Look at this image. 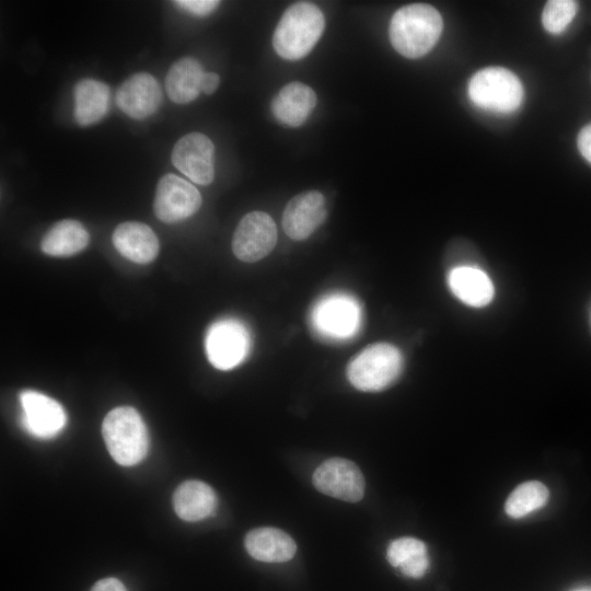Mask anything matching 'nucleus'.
Listing matches in <instances>:
<instances>
[{
  "label": "nucleus",
  "mask_w": 591,
  "mask_h": 591,
  "mask_svg": "<svg viewBox=\"0 0 591 591\" xmlns=\"http://www.w3.org/2000/svg\"><path fill=\"white\" fill-rule=\"evenodd\" d=\"M443 27L440 13L430 4L413 3L398 9L390 23V40L407 58H419L437 44Z\"/></svg>",
  "instance_id": "obj_1"
},
{
  "label": "nucleus",
  "mask_w": 591,
  "mask_h": 591,
  "mask_svg": "<svg viewBox=\"0 0 591 591\" xmlns=\"http://www.w3.org/2000/svg\"><path fill=\"white\" fill-rule=\"evenodd\" d=\"M325 19L321 9L311 2L290 5L279 20L273 36L275 51L283 59L305 57L321 38Z\"/></svg>",
  "instance_id": "obj_2"
},
{
  "label": "nucleus",
  "mask_w": 591,
  "mask_h": 591,
  "mask_svg": "<svg viewBox=\"0 0 591 591\" xmlns=\"http://www.w3.org/2000/svg\"><path fill=\"white\" fill-rule=\"evenodd\" d=\"M102 434L111 456L119 465H136L147 455V427L140 414L130 406L108 412L102 424Z\"/></svg>",
  "instance_id": "obj_3"
},
{
  "label": "nucleus",
  "mask_w": 591,
  "mask_h": 591,
  "mask_svg": "<svg viewBox=\"0 0 591 591\" xmlns=\"http://www.w3.org/2000/svg\"><path fill=\"white\" fill-rule=\"evenodd\" d=\"M403 356L389 343L369 345L349 362L347 376L356 389L379 392L391 386L401 375Z\"/></svg>",
  "instance_id": "obj_4"
},
{
  "label": "nucleus",
  "mask_w": 591,
  "mask_h": 591,
  "mask_svg": "<svg viewBox=\"0 0 591 591\" xmlns=\"http://www.w3.org/2000/svg\"><path fill=\"white\" fill-rule=\"evenodd\" d=\"M468 95L478 107L496 113H510L520 106L523 88L510 70L488 67L473 76L468 84Z\"/></svg>",
  "instance_id": "obj_5"
},
{
  "label": "nucleus",
  "mask_w": 591,
  "mask_h": 591,
  "mask_svg": "<svg viewBox=\"0 0 591 591\" xmlns=\"http://www.w3.org/2000/svg\"><path fill=\"white\" fill-rule=\"evenodd\" d=\"M251 337L247 328L237 320L223 318L207 331L205 349L209 362L219 370H230L247 357Z\"/></svg>",
  "instance_id": "obj_6"
},
{
  "label": "nucleus",
  "mask_w": 591,
  "mask_h": 591,
  "mask_svg": "<svg viewBox=\"0 0 591 591\" xmlns=\"http://www.w3.org/2000/svg\"><path fill=\"white\" fill-rule=\"evenodd\" d=\"M312 324L321 335L345 339L354 336L361 323L357 301L343 293L331 294L317 302L312 312Z\"/></svg>",
  "instance_id": "obj_7"
},
{
  "label": "nucleus",
  "mask_w": 591,
  "mask_h": 591,
  "mask_svg": "<svg viewBox=\"0 0 591 591\" xmlns=\"http://www.w3.org/2000/svg\"><path fill=\"white\" fill-rule=\"evenodd\" d=\"M277 228L266 212L252 211L239 222L232 239V251L242 262L255 263L267 256L276 246Z\"/></svg>",
  "instance_id": "obj_8"
},
{
  "label": "nucleus",
  "mask_w": 591,
  "mask_h": 591,
  "mask_svg": "<svg viewBox=\"0 0 591 591\" xmlns=\"http://www.w3.org/2000/svg\"><path fill=\"white\" fill-rule=\"evenodd\" d=\"M201 206L198 189L188 181L169 173L160 178L153 201L157 218L174 223L192 217Z\"/></svg>",
  "instance_id": "obj_9"
},
{
  "label": "nucleus",
  "mask_w": 591,
  "mask_h": 591,
  "mask_svg": "<svg viewBox=\"0 0 591 591\" xmlns=\"http://www.w3.org/2000/svg\"><path fill=\"white\" fill-rule=\"evenodd\" d=\"M315 488L324 495L347 502H358L364 495V478L351 461L332 457L318 465L312 477Z\"/></svg>",
  "instance_id": "obj_10"
},
{
  "label": "nucleus",
  "mask_w": 591,
  "mask_h": 591,
  "mask_svg": "<svg viewBox=\"0 0 591 591\" xmlns=\"http://www.w3.org/2000/svg\"><path fill=\"white\" fill-rule=\"evenodd\" d=\"M215 146L204 134L190 132L179 138L173 147V165L198 185H209L215 178Z\"/></svg>",
  "instance_id": "obj_11"
},
{
  "label": "nucleus",
  "mask_w": 591,
  "mask_h": 591,
  "mask_svg": "<svg viewBox=\"0 0 591 591\" xmlns=\"http://www.w3.org/2000/svg\"><path fill=\"white\" fill-rule=\"evenodd\" d=\"M23 428L39 439L56 437L67 424L63 407L54 398L32 390L20 394Z\"/></svg>",
  "instance_id": "obj_12"
},
{
  "label": "nucleus",
  "mask_w": 591,
  "mask_h": 591,
  "mask_svg": "<svg viewBox=\"0 0 591 591\" xmlns=\"http://www.w3.org/2000/svg\"><path fill=\"white\" fill-rule=\"evenodd\" d=\"M326 215L325 198L320 192L300 193L283 210V231L292 240H305L324 222Z\"/></svg>",
  "instance_id": "obj_13"
},
{
  "label": "nucleus",
  "mask_w": 591,
  "mask_h": 591,
  "mask_svg": "<svg viewBox=\"0 0 591 591\" xmlns=\"http://www.w3.org/2000/svg\"><path fill=\"white\" fill-rule=\"evenodd\" d=\"M119 108L129 117L143 119L154 114L162 103L160 84L150 73L130 76L116 93Z\"/></svg>",
  "instance_id": "obj_14"
},
{
  "label": "nucleus",
  "mask_w": 591,
  "mask_h": 591,
  "mask_svg": "<svg viewBox=\"0 0 591 591\" xmlns=\"http://www.w3.org/2000/svg\"><path fill=\"white\" fill-rule=\"evenodd\" d=\"M447 282L451 293L471 308H484L495 296L494 283L482 267L464 266L450 269Z\"/></svg>",
  "instance_id": "obj_15"
},
{
  "label": "nucleus",
  "mask_w": 591,
  "mask_h": 591,
  "mask_svg": "<svg viewBox=\"0 0 591 591\" xmlns=\"http://www.w3.org/2000/svg\"><path fill=\"white\" fill-rule=\"evenodd\" d=\"M115 248L125 258L148 264L159 254V240L153 230L141 222L128 221L118 224L112 235Z\"/></svg>",
  "instance_id": "obj_16"
},
{
  "label": "nucleus",
  "mask_w": 591,
  "mask_h": 591,
  "mask_svg": "<svg viewBox=\"0 0 591 591\" xmlns=\"http://www.w3.org/2000/svg\"><path fill=\"white\" fill-rule=\"evenodd\" d=\"M316 101L312 88L301 82H291L281 88L273 99L271 113L279 123L299 127L312 114Z\"/></svg>",
  "instance_id": "obj_17"
},
{
  "label": "nucleus",
  "mask_w": 591,
  "mask_h": 591,
  "mask_svg": "<svg viewBox=\"0 0 591 591\" xmlns=\"http://www.w3.org/2000/svg\"><path fill=\"white\" fill-rule=\"evenodd\" d=\"M244 545L253 558L265 563L287 561L297 551L296 542L288 533L269 526L250 531Z\"/></svg>",
  "instance_id": "obj_18"
},
{
  "label": "nucleus",
  "mask_w": 591,
  "mask_h": 591,
  "mask_svg": "<svg viewBox=\"0 0 591 591\" xmlns=\"http://www.w3.org/2000/svg\"><path fill=\"white\" fill-rule=\"evenodd\" d=\"M217 506L213 489L201 480L182 483L173 495V507L178 518L199 521L211 515Z\"/></svg>",
  "instance_id": "obj_19"
},
{
  "label": "nucleus",
  "mask_w": 591,
  "mask_h": 591,
  "mask_svg": "<svg viewBox=\"0 0 591 591\" xmlns=\"http://www.w3.org/2000/svg\"><path fill=\"white\" fill-rule=\"evenodd\" d=\"M109 88L94 79H82L73 89V115L78 125L90 126L100 121L109 107Z\"/></svg>",
  "instance_id": "obj_20"
},
{
  "label": "nucleus",
  "mask_w": 591,
  "mask_h": 591,
  "mask_svg": "<svg viewBox=\"0 0 591 591\" xmlns=\"http://www.w3.org/2000/svg\"><path fill=\"white\" fill-rule=\"evenodd\" d=\"M205 72L198 60L184 57L175 61L165 77V90L176 104H187L201 92V81Z\"/></svg>",
  "instance_id": "obj_21"
},
{
  "label": "nucleus",
  "mask_w": 591,
  "mask_h": 591,
  "mask_svg": "<svg viewBox=\"0 0 591 591\" xmlns=\"http://www.w3.org/2000/svg\"><path fill=\"white\" fill-rule=\"evenodd\" d=\"M90 235L84 225L72 219L55 223L43 236L40 250L50 256H72L86 247Z\"/></svg>",
  "instance_id": "obj_22"
},
{
  "label": "nucleus",
  "mask_w": 591,
  "mask_h": 591,
  "mask_svg": "<svg viewBox=\"0 0 591 591\" xmlns=\"http://www.w3.org/2000/svg\"><path fill=\"white\" fill-rule=\"evenodd\" d=\"M386 558L393 567L410 578H421L429 567L427 547L422 541L415 537L405 536L392 541Z\"/></svg>",
  "instance_id": "obj_23"
},
{
  "label": "nucleus",
  "mask_w": 591,
  "mask_h": 591,
  "mask_svg": "<svg viewBox=\"0 0 591 591\" xmlns=\"http://www.w3.org/2000/svg\"><path fill=\"white\" fill-rule=\"evenodd\" d=\"M547 487L538 480L522 483L513 489L505 503L506 513L512 519H520L541 509L548 500Z\"/></svg>",
  "instance_id": "obj_24"
},
{
  "label": "nucleus",
  "mask_w": 591,
  "mask_h": 591,
  "mask_svg": "<svg viewBox=\"0 0 591 591\" xmlns=\"http://www.w3.org/2000/svg\"><path fill=\"white\" fill-rule=\"evenodd\" d=\"M577 9L578 4L572 0L547 1L542 13L543 26L552 34L564 32L573 20Z\"/></svg>",
  "instance_id": "obj_25"
},
{
  "label": "nucleus",
  "mask_w": 591,
  "mask_h": 591,
  "mask_svg": "<svg viewBox=\"0 0 591 591\" xmlns=\"http://www.w3.org/2000/svg\"><path fill=\"white\" fill-rule=\"evenodd\" d=\"M179 9L196 15L206 16L215 11L220 1L215 0H178L173 2Z\"/></svg>",
  "instance_id": "obj_26"
},
{
  "label": "nucleus",
  "mask_w": 591,
  "mask_h": 591,
  "mask_svg": "<svg viewBox=\"0 0 591 591\" xmlns=\"http://www.w3.org/2000/svg\"><path fill=\"white\" fill-rule=\"evenodd\" d=\"M578 148L582 157L591 163V124L580 130L578 135Z\"/></svg>",
  "instance_id": "obj_27"
},
{
  "label": "nucleus",
  "mask_w": 591,
  "mask_h": 591,
  "mask_svg": "<svg viewBox=\"0 0 591 591\" xmlns=\"http://www.w3.org/2000/svg\"><path fill=\"white\" fill-rule=\"evenodd\" d=\"M91 591H127L121 581L116 578H104L99 580Z\"/></svg>",
  "instance_id": "obj_28"
},
{
  "label": "nucleus",
  "mask_w": 591,
  "mask_h": 591,
  "mask_svg": "<svg viewBox=\"0 0 591 591\" xmlns=\"http://www.w3.org/2000/svg\"><path fill=\"white\" fill-rule=\"evenodd\" d=\"M220 78L215 72H205L201 81V92L212 94L219 86Z\"/></svg>",
  "instance_id": "obj_29"
}]
</instances>
